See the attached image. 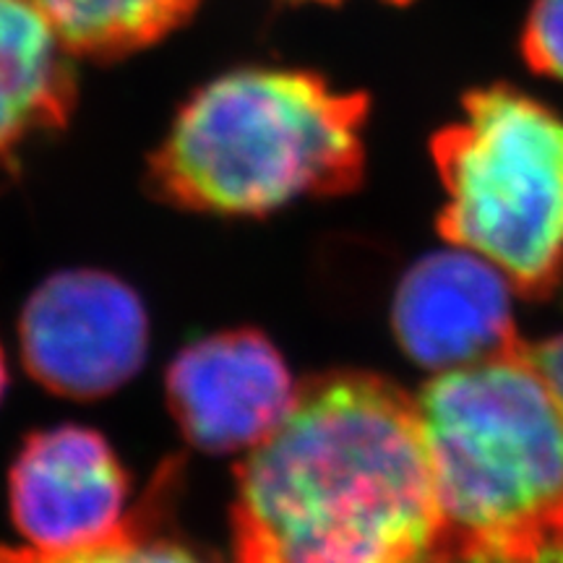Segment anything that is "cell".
Returning <instances> with one entry per match:
<instances>
[{
  "mask_svg": "<svg viewBox=\"0 0 563 563\" xmlns=\"http://www.w3.org/2000/svg\"><path fill=\"white\" fill-rule=\"evenodd\" d=\"M5 378H9V371H5V357H3V350H0V397H3Z\"/></svg>",
  "mask_w": 563,
  "mask_h": 563,
  "instance_id": "obj_14",
  "label": "cell"
},
{
  "mask_svg": "<svg viewBox=\"0 0 563 563\" xmlns=\"http://www.w3.org/2000/svg\"><path fill=\"white\" fill-rule=\"evenodd\" d=\"M70 55L121 58L144 51L186 21L201 0H30Z\"/></svg>",
  "mask_w": 563,
  "mask_h": 563,
  "instance_id": "obj_10",
  "label": "cell"
},
{
  "mask_svg": "<svg viewBox=\"0 0 563 563\" xmlns=\"http://www.w3.org/2000/svg\"><path fill=\"white\" fill-rule=\"evenodd\" d=\"M298 389L277 347L241 329L194 342L167 371V407L203 452L258 446L292 410Z\"/></svg>",
  "mask_w": 563,
  "mask_h": 563,
  "instance_id": "obj_7",
  "label": "cell"
},
{
  "mask_svg": "<svg viewBox=\"0 0 563 563\" xmlns=\"http://www.w3.org/2000/svg\"><path fill=\"white\" fill-rule=\"evenodd\" d=\"M21 357L34 382L66 399H100L136 376L150 344L139 295L108 272L53 274L26 300Z\"/></svg>",
  "mask_w": 563,
  "mask_h": 563,
  "instance_id": "obj_5",
  "label": "cell"
},
{
  "mask_svg": "<svg viewBox=\"0 0 563 563\" xmlns=\"http://www.w3.org/2000/svg\"><path fill=\"white\" fill-rule=\"evenodd\" d=\"M9 490L13 522L26 543L68 551L118 530L129 477L100 433L63 426L26 439Z\"/></svg>",
  "mask_w": 563,
  "mask_h": 563,
  "instance_id": "obj_8",
  "label": "cell"
},
{
  "mask_svg": "<svg viewBox=\"0 0 563 563\" xmlns=\"http://www.w3.org/2000/svg\"><path fill=\"white\" fill-rule=\"evenodd\" d=\"M506 274L473 251H439L420 258L394 298V332L402 350L428 371L470 368L519 355Z\"/></svg>",
  "mask_w": 563,
  "mask_h": 563,
  "instance_id": "obj_6",
  "label": "cell"
},
{
  "mask_svg": "<svg viewBox=\"0 0 563 563\" xmlns=\"http://www.w3.org/2000/svg\"><path fill=\"white\" fill-rule=\"evenodd\" d=\"M530 357L538 365V371L543 373L548 386H551L563 418V334L540 344H530Z\"/></svg>",
  "mask_w": 563,
  "mask_h": 563,
  "instance_id": "obj_13",
  "label": "cell"
},
{
  "mask_svg": "<svg viewBox=\"0 0 563 563\" xmlns=\"http://www.w3.org/2000/svg\"><path fill=\"white\" fill-rule=\"evenodd\" d=\"M418 410L443 514L435 563H563V418L530 344L439 373Z\"/></svg>",
  "mask_w": 563,
  "mask_h": 563,
  "instance_id": "obj_2",
  "label": "cell"
},
{
  "mask_svg": "<svg viewBox=\"0 0 563 563\" xmlns=\"http://www.w3.org/2000/svg\"><path fill=\"white\" fill-rule=\"evenodd\" d=\"M76 104L70 53L30 0H0V162L63 129Z\"/></svg>",
  "mask_w": 563,
  "mask_h": 563,
  "instance_id": "obj_9",
  "label": "cell"
},
{
  "mask_svg": "<svg viewBox=\"0 0 563 563\" xmlns=\"http://www.w3.org/2000/svg\"><path fill=\"white\" fill-rule=\"evenodd\" d=\"M365 118V95L336 91L311 70H232L178 112L152 154L150 186L173 207L230 217L355 191Z\"/></svg>",
  "mask_w": 563,
  "mask_h": 563,
  "instance_id": "obj_3",
  "label": "cell"
},
{
  "mask_svg": "<svg viewBox=\"0 0 563 563\" xmlns=\"http://www.w3.org/2000/svg\"><path fill=\"white\" fill-rule=\"evenodd\" d=\"M238 563H435L443 514L418 399L332 373L238 467Z\"/></svg>",
  "mask_w": 563,
  "mask_h": 563,
  "instance_id": "obj_1",
  "label": "cell"
},
{
  "mask_svg": "<svg viewBox=\"0 0 563 563\" xmlns=\"http://www.w3.org/2000/svg\"><path fill=\"white\" fill-rule=\"evenodd\" d=\"M290 3H306V0H290ZM308 3H334V0H308Z\"/></svg>",
  "mask_w": 563,
  "mask_h": 563,
  "instance_id": "obj_15",
  "label": "cell"
},
{
  "mask_svg": "<svg viewBox=\"0 0 563 563\" xmlns=\"http://www.w3.org/2000/svg\"><path fill=\"white\" fill-rule=\"evenodd\" d=\"M0 563H207L186 545L159 538L154 504H141L133 514L97 543L42 551V548L0 545Z\"/></svg>",
  "mask_w": 563,
  "mask_h": 563,
  "instance_id": "obj_11",
  "label": "cell"
},
{
  "mask_svg": "<svg viewBox=\"0 0 563 563\" xmlns=\"http://www.w3.org/2000/svg\"><path fill=\"white\" fill-rule=\"evenodd\" d=\"M443 241L498 266L527 298L563 282V118L511 87L477 89L435 133Z\"/></svg>",
  "mask_w": 563,
  "mask_h": 563,
  "instance_id": "obj_4",
  "label": "cell"
},
{
  "mask_svg": "<svg viewBox=\"0 0 563 563\" xmlns=\"http://www.w3.org/2000/svg\"><path fill=\"white\" fill-rule=\"evenodd\" d=\"M522 53L532 70L563 81V0H534L522 32Z\"/></svg>",
  "mask_w": 563,
  "mask_h": 563,
  "instance_id": "obj_12",
  "label": "cell"
},
{
  "mask_svg": "<svg viewBox=\"0 0 563 563\" xmlns=\"http://www.w3.org/2000/svg\"><path fill=\"white\" fill-rule=\"evenodd\" d=\"M441 563H460V561H441Z\"/></svg>",
  "mask_w": 563,
  "mask_h": 563,
  "instance_id": "obj_16",
  "label": "cell"
}]
</instances>
